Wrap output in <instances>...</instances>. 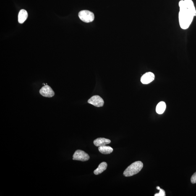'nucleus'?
I'll return each instance as SVG.
<instances>
[{"mask_svg":"<svg viewBox=\"0 0 196 196\" xmlns=\"http://www.w3.org/2000/svg\"><path fill=\"white\" fill-rule=\"evenodd\" d=\"M40 94L43 96L47 98H52L54 96L55 93L51 87L47 85L42 87L39 91Z\"/></svg>","mask_w":196,"mask_h":196,"instance_id":"423d86ee","label":"nucleus"},{"mask_svg":"<svg viewBox=\"0 0 196 196\" xmlns=\"http://www.w3.org/2000/svg\"><path fill=\"white\" fill-rule=\"evenodd\" d=\"M88 103L95 106L100 107L103 106L104 101L100 96L95 95L92 96L88 100Z\"/></svg>","mask_w":196,"mask_h":196,"instance_id":"39448f33","label":"nucleus"},{"mask_svg":"<svg viewBox=\"0 0 196 196\" xmlns=\"http://www.w3.org/2000/svg\"><path fill=\"white\" fill-rule=\"evenodd\" d=\"M155 75L154 74L151 72H148L144 74L141 77V82L143 84H149L154 80Z\"/></svg>","mask_w":196,"mask_h":196,"instance_id":"0eeeda50","label":"nucleus"},{"mask_svg":"<svg viewBox=\"0 0 196 196\" xmlns=\"http://www.w3.org/2000/svg\"><path fill=\"white\" fill-rule=\"evenodd\" d=\"M111 141L104 138H99L95 139L93 141L94 144L95 146L100 147L107 145L111 143Z\"/></svg>","mask_w":196,"mask_h":196,"instance_id":"6e6552de","label":"nucleus"},{"mask_svg":"<svg viewBox=\"0 0 196 196\" xmlns=\"http://www.w3.org/2000/svg\"><path fill=\"white\" fill-rule=\"evenodd\" d=\"M166 108V105L165 102H160L156 106V111L158 114H162L164 113Z\"/></svg>","mask_w":196,"mask_h":196,"instance_id":"f8f14e48","label":"nucleus"},{"mask_svg":"<svg viewBox=\"0 0 196 196\" xmlns=\"http://www.w3.org/2000/svg\"><path fill=\"white\" fill-rule=\"evenodd\" d=\"M179 5V25L181 28L186 30L189 27L194 16L196 15V10L192 0H181Z\"/></svg>","mask_w":196,"mask_h":196,"instance_id":"f257e3e1","label":"nucleus"},{"mask_svg":"<svg viewBox=\"0 0 196 196\" xmlns=\"http://www.w3.org/2000/svg\"><path fill=\"white\" fill-rule=\"evenodd\" d=\"M98 149L100 153L104 154H110L112 153L113 150L112 147L106 145L99 147Z\"/></svg>","mask_w":196,"mask_h":196,"instance_id":"9d476101","label":"nucleus"},{"mask_svg":"<svg viewBox=\"0 0 196 196\" xmlns=\"http://www.w3.org/2000/svg\"><path fill=\"white\" fill-rule=\"evenodd\" d=\"M90 157L88 154L83 151L78 150L74 153L73 156V160L82 161H86L90 159Z\"/></svg>","mask_w":196,"mask_h":196,"instance_id":"20e7f679","label":"nucleus"},{"mask_svg":"<svg viewBox=\"0 0 196 196\" xmlns=\"http://www.w3.org/2000/svg\"><path fill=\"white\" fill-rule=\"evenodd\" d=\"M143 167L142 162L140 161L134 162L126 168L124 171V175L126 177L133 176L140 172Z\"/></svg>","mask_w":196,"mask_h":196,"instance_id":"f03ea898","label":"nucleus"},{"mask_svg":"<svg viewBox=\"0 0 196 196\" xmlns=\"http://www.w3.org/2000/svg\"><path fill=\"white\" fill-rule=\"evenodd\" d=\"M108 165L105 162H103L99 165L97 169L94 171V173L96 175L101 174L106 169Z\"/></svg>","mask_w":196,"mask_h":196,"instance_id":"9b49d317","label":"nucleus"},{"mask_svg":"<svg viewBox=\"0 0 196 196\" xmlns=\"http://www.w3.org/2000/svg\"><path fill=\"white\" fill-rule=\"evenodd\" d=\"M191 182L192 184L196 183V172L194 173L191 178Z\"/></svg>","mask_w":196,"mask_h":196,"instance_id":"4468645a","label":"nucleus"},{"mask_svg":"<svg viewBox=\"0 0 196 196\" xmlns=\"http://www.w3.org/2000/svg\"><path fill=\"white\" fill-rule=\"evenodd\" d=\"M28 13L25 9H21L19 13L18 20L19 23L22 24L26 20L28 17Z\"/></svg>","mask_w":196,"mask_h":196,"instance_id":"1a4fd4ad","label":"nucleus"},{"mask_svg":"<svg viewBox=\"0 0 196 196\" xmlns=\"http://www.w3.org/2000/svg\"><path fill=\"white\" fill-rule=\"evenodd\" d=\"M160 192L158 193L155 194L154 196H166L165 194V192L164 190L163 189H160Z\"/></svg>","mask_w":196,"mask_h":196,"instance_id":"ddd939ff","label":"nucleus"},{"mask_svg":"<svg viewBox=\"0 0 196 196\" xmlns=\"http://www.w3.org/2000/svg\"><path fill=\"white\" fill-rule=\"evenodd\" d=\"M78 15L80 20L87 23L93 22L95 19L94 14L88 10L81 11L79 12Z\"/></svg>","mask_w":196,"mask_h":196,"instance_id":"7ed1b4c3","label":"nucleus"}]
</instances>
